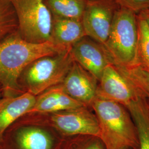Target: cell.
Masks as SVG:
<instances>
[{
  "label": "cell",
  "instance_id": "6da1fadb",
  "mask_svg": "<svg viewBox=\"0 0 149 149\" xmlns=\"http://www.w3.org/2000/svg\"><path fill=\"white\" fill-rule=\"evenodd\" d=\"M69 49L52 42L39 44L28 42L21 37L18 31L1 40L0 86L3 97L24 93L19 79L23 70L34 61L43 56L61 53Z\"/></svg>",
  "mask_w": 149,
  "mask_h": 149
},
{
  "label": "cell",
  "instance_id": "7a4b0ae2",
  "mask_svg": "<svg viewBox=\"0 0 149 149\" xmlns=\"http://www.w3.org/2000/svg\"><path fill=\"white\" fill-rule=\"evenodd\" d=\"M91 107L97 118L100 138L106 149H138V134L127 108L115 102L96 98Z\"/></svg>",
  "mask_w": 149,
  "mask_h": 149
},
{
  "label": "cell",
  "instance_id": "3957f363",
  "mask_svg": "<svg viewBox=\"0 0 149 149\" xmlns=\"http://www.w3.org/2000/svg\"><path fill=\"white\" fill-rule=\"evenodd\" d=\"M138 40V15L119 7L109 36L103 45L112 65L129 66L136 64Z\"/></svg>",
  "mask_w": 149,
  "mask_h": 149
},
{
  "label": "cell",
  "instance_id": "277c9868",
  "mask_svg": "<svg viewBox=\"0 0 149 149\" xmlns=\"http://www.w3.org/2000/svg\"><path fill=\"white\" fill-rule=\"evenodd\" d=\"M70 49L56 55L43 56L29 64L19 79L22 90L37 96L62 84L74 62Z\"/></svg>",
  "mask_w": 149,
  "mask_h": 149
},
{
  "label": "cell",
  "instance_id": "5b68a950",
  "mask_svg": "<svg viewBox=\"0 0 149 149\" xmlns=\"http://www.w3.org/2000/svg\"><path fill=\"white\" fill-rule=\"evenodd\" d=\"M16 12L19 32L28 42H52L53 15L44 0H10Z\"/></svg>",
  "mask_w": 149,
  "mask_h": 149
},
{
  "label": "cell",
  "instance_id": "8992f818",
  "mask_svg": "<svg viewBox=\"0 0 149 149\" xmlns=\"http://www.w3.org/2000/svg\"><path fill=\"white\" fill-rule=\"evenodd\" d=\"M64 138L42 127L12 124L0 139V149H60Z\"/></svg>",
  "mask_w": 149,
  "mask_h": 149
},
{
  "label": "cell",
  "instance_id": "52a82bcc",
  "mask_svg": "<svg viewBox=\"0 0 149 149\" xmlns=\"http://www.w3.org/2000/svg\"><path fill=\"white\" fill-rule=\"evenodd\" d=\"M119 6L114 0H86L82 23L87 37L103 45Z\"/></svg>",
  "mask_w": 149,
  "mask_h": 149
},
{
  "label": "cell",
  "instance_id": "ba28073f",
  "mask_svg": "<svg viewBox=\"0 0 149 149\" xmlns=\"http://www.w3.org/2000/svg\"><path fill=\"white\" fill-rule=\"evenodd\" d=\"M49 114L50 126L64 137L85 135L100 138L97 118L87 107Z\"/></svg>",
  "mask_w": 149,
  "mask_h": 149
},
{
  "label": "cell",
  "instance_id": "9c48e42d",
  "mask_svg": "<svg viewBox=\"0 0 149 149\" xmlns=\"http://www.w3.org/2000/svg\"><path fill=\"white\" fill-rule=\"evenodd\" d=\"M98 82L96 98L115 102L127 107L140 95L113 65L107 66Z\"/></svg>",
  "mask_w": 149,
  "mask_h": 149
},
{
  "label": "cell",
  "instance_id": "30bf717a",
  "mask_svg": "<svg viewBox=\"0 0 149 149\" xmlns=\"http://www.w3.org/2000/svg\"><path fill=\"white\" fill-rule=\"evenodd\" d=\"M70 52L74 61L98 81L105 68L112 65L103 45L87 36L74 44L71 47Z\"/></svg>",
  "mask_w": 149,
  "mask_h": 149
},
{
  "label": "cell",
  "instance_id": "8fae6325",
  "mask_svg": "<svg viewBox=\"0 0 149 149\" xmlns=\"http://www.w3.org/2000/svg\"><path fill=\"white\" fill-rule=\"evenodd\" d=\"M98 82L95 77L74 61L61 84L70 97L88 107L96 98Z\"/></svg>",
  "mask_w": 149,
  "mask_h": 149
},
{
  "label": "cell",
  "instance_id": "7c38bea8",
  "mask_svg": "<svg viewBox=\"0 0 149 149\" xmlns=\"http://www.w3.org/2000/svg\"><path fill=\"white\" fill-rule=\"evenodd\" d=\"M37 96L28 113H53L86 107L70 97L61 84L50 87Z\"/></svg>",
  "mask_w": 149,
  "mask_h": 149
},
{
  "label": "cell",
  "instance_id": "4fadbf2b",
  "mask_svg": "<svg viewBox=\"0 0 149 149\" xmlns=\"http://www.w3.org/2000/svg\"><path fill=\"white\" fill-rule=\"evenodd\" d=\"M36 96L28 92L2 97L0 100V139L6 130L19 118L28 114L34 106Z\"/></svg>",
  "mask_w": 149,
  "mask_h": 149
},
{
  "label": "cell",
  "instance_id": "5bb4252c",
  "mask_svg": "<svg viewBox=\"0 0 149 149\" xmlns=\"http://www.w3.org/2000/svg\"><path fill=\"white\" fill-rule=\"evenodd\" d=\"M85 37L86 35L81 19L53 16L51 33L53 43L70 48Z\"/></svg>",
  "mask_w": 149,
  "mask_h": 149
},
{
  "label": "cell",
  "instance_id": "9a60e30c",
  "mask_svg": "<svg viewBox=\"0 0 149 149\" xmlns=\"http://www.w3.org/2000/svg\"><path fill=\"white\" fill-rule=\"evenodd\" d=\"M130 113L138 131V149H149V103L141 96L126 107Z\"/></svg>",
  "mask_w": 149,
  "mask_h": 149
},
{
  "label": "cell",
  "instance_id": "2e32d148",
  "mask_svg": "<svg viewBox=\"0 0 149 149\" xmlns=\"http://www.w3.org/2000/svg\"><path fill=\"white\" fill-rule=\"evenodd\" d=\"M114 66L135 90L149 103V70L137 64L129 66Z\"/></svg>",
  "mask_w": 149,
  "mask_h": 149
},
{
  "label": "cell",
  "instance_id": "e0dca14e",
  "mask_svg": "<svg viewBox=\"0 0 149 149\" xmlns=\"http://www.w3.org/2000/svg\"><path fill=\"white\" fill-rule=\"evenodd\" d=\"M53 16L82 19L86 0H44Z\"/></svg>",
  "mask_w": 149,
  "mask_h": 149
},
{
  "label": "cell",
  "instance_id": "ac0fdd59",
  "mask_svg": "<svg viewBox=\"0 0 149 149\" xmlns=\"http://www.w3.org/2000/svg\"><path fill=\"white\" fill-rule=\"evenodd\" d=\"M18 29L16 12L10 0H0V41Z\"/></svg>",
  "mask_w": 149,
  "mask_h": 149
},
{
  "label": "cell",
  "instance_id": "d6986e66",
  "mask_svg": "<svg viewBox=\"0 0 149 149\" xmlns=\"http://www.w3.org/2000/svg\"><path fill=\"white\" fill-rule=\"evenodd\" d=\"M139 40L136 64L149 70V24L141 13L138 15Z\"/></svg>",
  "mask_w": 149,
  "mask_h": 149
},
{
  "label": "cell",
  "instance_id": "ffe728a7",
  "mask_svg": "<svg viewBox=\"0 0 149 149\" xmlns=\"http://www.w3.org/2000/svg\"><path fill=\"white\" fill-rule=\"evenodd\" d=\"M60 149H106L99 138L77 135L65 137Z\"/></svg>",
  "mask_w": 149,
  "mask_h": 149
},
{
  "label": "cell",
  "instance_id": "44dd1931",
  "mask_svg": "<svg viewBox=\"0 0 149 149\" xmlns=\"http://www.w3.org/2000/svg\"><path fill=\"white\" fill-rule=\"evenodd\" d=\"M118 6L138 15L149 8V0H114Z\"/></svg>",
  "mask_w": 149,
  "mask_h": 149
},
{
  "label": "cell",
  "instance_id": "7402d4cb",
  "mask_svg": "<svg viewBox=\"0 0 149 149\" xmlns=\"http://www.w3.org/2000/svg\"><path fill=\"white\" fill-rule=\"evenodd\" d=\"M141 13H143L145 16H148V17H149V9H148L147 10H146V11L141 12Z\"/></svg>",
  "mask_w": 149,
  "mask_h": 149
},
{
  "label": "cell",
  "instance_id": "603a6c76",
  "mask_svg": "<svg viewBox=\"0 0 149 149\" xmlns=\"http://www.w3.org/2000/svg\"><path fill=\"white\" fill-rule=\"evenodd\" d=\"M3 97V91L1 87L0 86V100Z\"/></svg>",
  "mask_w": 149,
  "mask_h": 149
},
{
  "label": "cell",
  "instance_id": "cb8c5ba5",
  "mask_svg": "<svg viewBox=\"0 0 149 149\" xmlns=\"http://www.w3.org/2000/svg\"><path fill=\"white\" fill-rule=\"evenodd\" d=\"M141 13V15H143V16H144V18H145V19H146V21H147V22H148V23H149V17H148V16H145V15H143V13Z\"/></svg>",
  "mask_w": 149,
  "mask_h": 149
},
{
  "label": "cell",
  "instance_id": "d4e9b609",
  "mask_svg": "<svg viewBox=\"0 0 149 149\" xmlns=\"http://www.w3.org/2000/svg\"><path fill=\"white\" fill-rule=\"evenodd\" d=\"M128 149V148H122V149Z\"/></svg>",
  "mask_w": 149,
  "mask_h": 149
}]
</instances>
